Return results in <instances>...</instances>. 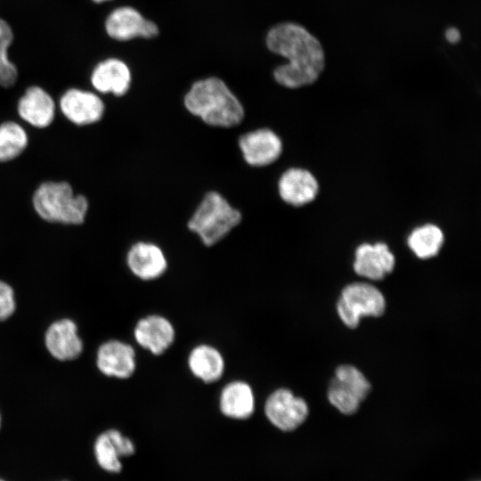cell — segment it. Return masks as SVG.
I'll return each instance as SVG.
<instances>
[{
    "mask_svg": "<svg viewBox=\"0 0 481 481\" xmlns=\"http://www.w3.org/2000/svg\"><path fill=\"white\" fill-rule=\"evenodd\" d=\"M96 366L107 377L128 379L136 369L135 351L128 343L110 339L98 347Z\"/></svg>",
    "mask_w": 481,
    "mask_h": 481,
    "instance_id": "10",
    "label": "cell"
},
{
    "mask_svg": "<svg viewBox=\"0 0 481 481\" xmlns=\"http://www.w3.org/2000/svg\"><path fill=\"white\" fill-rule=\"evenodd\" d=\"M60 108L64 117L77 126L100 121L105 111V105L96 94L78 88H70L61 95Z\"/></svg>",
    "mask_w": 481,
    "mask_h": 481,
    "instance_id": "9",
    "label": "cell"
},
{
    "mask_svg": "<svg viewBox=\"0 0 481 481\" xmlns=\"http://www.w3.org/2000/svg\"><path fill=\"white\" fill-rule=\"evenodd\" d=\"M395 265V256L383 242L363 243L355 253V272L371 280H382L394 270Z\"/></svg>",
    "mask_w": 481,
    "mask_h": 481,
    "instance_id": "16",
    "label": "cell"
},
{
    "mask_svg": "<svg viewBox=\"0 0 481 481\" xmlns=\"http://www.w3.org/2000/svg\"><path fill=\"white\" fill-rule=\"evenodd\" d=\"M445 37L451 44H455L461 39V33L456 28H449L445 32Z\"/></svg>",
    "mask_w": 481,
    "mask_h": 481,
    "instance_id": "26",
    "label": "cell"
},
{
    "mask_svg": "<svg viewBox=\"0 0 481 481\" xmlns=\"http://www.w3.org/2000/svg\"><path fill=\"white\" fill-rule=\"evenodd\" d=\"M385 308L386 301L381 291L366 282L346 286L337 303L339 318L351 329L356 328L363 316L382 315Z\"/></svg>",
    "mask_w": 481,
    "mask_h": 481,
    "instance_id": "5",
    "label": "cell"
},
{
    "mask_svg": "<svg viewBox=\"0 0 481 481\" xmlns=\"http://www.w3.org/2000/svg\"><path fill=\"white\" fill-rule=\"evenodd\" d=\"M1 421H2V419H1V414H0V427H1Z\"/></svg>",
    "mask_w": 481,
    "mask_h": 481,
    "instance_id": "28",
    "label": "cell"
},
{
    "mask_svg": "<svg viewBox=\"0 0 481 481\" xmlns=\"http://www.w3.org/2000/svg\"><path fill=\"white\" fill-rule=\"evenodd\" d=\"M132 76L127 65L116 58L99 62L91 75L94 88L102 94L123 96L128 91Z\"/></svg>",
    "mask_w": 481,
    "mask_h": 481,
    "instance_id": "18",
    "label": "cell"
},
{
    "mask_svg": "<svg viewBox=\"0 0 481 481\" xmlns=\"http://www.w3.org/2000/svg\"><path fill=\"white\" fill-rule=\"evenodd\" d=\"M192 374L204 383H214L224 375L225 363L221 352L208 344L194 346L188 355Z\"/></svg>",
    "mask_w": 481,
    "mask_h": 481,
    "instance_id": "21",
    "label": "cell"
},
{
    "mask_svg": "<svg viewBox=\"0 0 481 481\" xmlns=\"http://www.w3.org/2000/svg\"><path fill=\"white\" fill-rule=\"evenodd\" d=\"M277 187L281 199L293 207H302L313 201L319 189L313 174L300 167H291L283 172Z\"/></svg>",
    "mask_w": 481,
    "mask_h": 481,
    "instance_id": "15",
    "label": "cell"
},
{
    "mask_svg": "<svg viewBox=\"0 0 481 481\" xmlns=\"http://www.w3.org/2000/svg\"><path fill=\"white\" fill-rule=\"evenodd\" d=\"M107 34L118 41L135 37L150 38L158 35L157 25L146 20L137 10L121 6L112 11L105 20Z\"/></svg>",
    "mask_w": 481,
    "mask_h": 481,
    "instance_id": "11",
    "label": "cell"
},
{
    "mask_svg": "<svg viewBox=\"0 0 481 481\" xmlns=\"http://www.w3.org/2000/svg\"><path fill=\"white\" fill-rule=\"evenodd\" d=\"M32 202L37 214L50 223L81 224L88 210L87 199L82 194H74L67 182L41 183L33 194Z\"/></svg>",
    "mask_w": 481,
    "mask_h": 481,
    "instance_id": "4",
    "label": "cell"
},
{
    "mask_svg": "<svg viewBox=\"0 0 481 481\" xmlns=\"http://www.w3.org/2000/svg\"><path fill=\"white\" fill-rule=\"evenodd\" d=\"M269 50L289 60L273 71L275 81L296 89L314 84L325 66L323 48L304 27L293 22L276 25L267 34Z\"/></svg>",
    "mask_w": 481,
    "mask_h": 481,
    "instance_id": "1",
    "label": "cell"
},
{
    "mask_svg": "<svg viewBox=\"0 0 481 481\" xmlns=\"http://www.w3.org/2000/svg\"><path fill=\"white\" fill-rule=\"evenodd\" d=\"M256 397L251 386L244 380L227 383L219 395V409L226 417L246 420L255 411Z\"/></svg>",
    "mask_w": 481,
    "mask_h": 481,
    "instance_id": "20",
    "label": "cell"
},
{
    "mask_svg": "<svg viewBox=\"0 0 481 481\" xmlns=\"http://www.w3.org/2000/svg\"><path fill=\"white\" fill-rule=\"evenodd\" d=\"M94 2L95 3H102V2H105V1H109V0H93Z\"/></svg>",
    "mask_w": 481,
    "mask_h": 481,
    "instance_id": "27",
    "label": "cell"
},
{
    "mask_svg": "<svg viewBox=\"0 0 481 481\" xmlns=\"http://www.w3.org/2000/svg\"><path fill=\"white\" fill-rule=\"evenodd\" d=\"M13 39L10 25L0 17V86L9 88L17 81L18 70L8 56V48Z\"/></svg>",
    "mask_w": 481,
    "mask_h": 481,
    "instance_id": "24",
    "label": "cell"
},
{
    "mask_svg": "<svg viewBox=\"0 0 481 481\" xmlns=\"http://www.w3.org/2000/svg\"><path fill=\"white\" fill-rule=\"evenodd\" d=\"M267 420L282 431H292L306 420L309 410L306 402L288 388L273 391L264 405Z\"/></svg>",
    "mask_w": 481,
    "mask_h": 481,
    "instance_id": "7",
    "label": "cell"
},
{
    "mask_svg": "<svg viewBox=\"0 0 481 481\" xmlns=\"http://www.w3.org/2000/svg\"><path fill=\"white\" fill-rule=\"evenodd\" d=\"M45 345L48 353L61 362L77 359L84 348L77 326L69 318L57 320L48 326L45 334Z\"/></svg>",
    "mask_w": 481,
    "mask_h": 481,
    "instance_id": "13",
    "label": "cell"
},
{
    "mask_svg": "<svg viewBox=\"0 0 481 481\" xmlns=\"http://www.w3.org/2000/svg\"><path fill=\"white\" fill-rule=\"evenodd\" d=\"M17 110L20 117L29 125L45 128L54 119L55 103L45 90L33 86L20 98Z\"/></svg>",
    "mask_w": 481,
    "mask_h": 481,
    "instance_id": "17",
    "label": "cell"
},
{
    "mask_svg": "<svg viewBox=\"0 0 481 481\" xmlns=\"http://www.w3.org/2000/svg\"><path fill=\"white\" fill-rule=\"evenodd\" d=\"M407 243L419 258H430L438 254L444 243V233L438 226L427 224L414 229Z\"/></svg>",
    "mask_w": 481,
    "mask_h": 481,
    "instance_id": "22",
    "label": "cell"
},
{
    "mask_svg": "<svg viewBox=\"0 0 481 481\" xmlns=\"http://www.w3.org/2000/svg\"><path fill=\"white\" fill-rule=\"evenodd\" d=\"M15 310L14 290L9 283L0 280V322L9 319Z\"/></svg>",
    "mask_w": 481,
    "mask_h": 481,
    "instance_id": "25",
    "label": "cell"
},
{
    "mask_svg": "<svg viewBox=\"0 0 481 481\" xmlns=\"http://www.w3.org/2000/svg\"><path fill=\"white\" fill-rule=\"evenodd\" d=\"M134 338L142 348L160 355L175 342V330L167 318L153 314L138 320L134 328Z\"/></svg>",
    "mask_w": 481,
    "mask_h": 481,
    "instance_id": "12",
    "label": "cell"
},
{
    "mask_svg": "<svg viewBox=\"0 0 481 481\" xmlns=\"http://www.w3.org/2000/svg\"><path fill=\"white\" fill-rule=\"evenodd\" d=\"M135 450L132 440L117 429L104 431L94 443L97 462L109 472H118L122 468L120 458L132 455Z\"/></svg>",
    "mask_w": 481,
    "mask_h": 481,
    "instance_id": "19",
    "label": "cell"
},
{
    "mask_svg": "<svg viewBox=\"0 0 481 481\" xmlns=\"http://www.w3.org/2000/svg\"><path fill=\"white\" fill-rule=\"evenodd\" d=\"M186 110L209 126L232 128L245 117L242 103L220 78L211 77L192 84L183 98Z\"/></svg>",
    "mask_w": 481,
    "mask_h": 481,
    "instance_id": "2",
    "label": "cell"
},
{
    "mask_svg": "<svg viewBox=\"0 0 481 481\" xmlns=\"http://www.w3.org/2000/svg\"><path fill=\"white\" fill-rule=\"evenodd\" d=\"M370 390L371 384L361 371L353 365L343 364L336 369L327 395L337 410L351 415L357 412Z\"/></svg>",
    "mask_w": 481,
    "mask_h": 481,
    "instance_id": "6",
    "label": "cell"
},
{
    "mask_svg": "<svg viewBox=\"0 0 481 481\" xmlns=\"http://www.w3.org/2000/svg\"><path fill=\"white\" fill-rule=\"evenodd\" d=\"M129 271L142 281L160 278L167 269V259L162 249L150 241H137L126 253Z\"/></svg>",
    "mask_w": 481,
    "mask_h": 481,
    "instance_id": "14",
    "label": "cell"
},
{
    "mask_svg": "<svg viewBox=\"0 0 481 481\" xmlns=\"http://www.w3.org/2000/svg\"><path fill=\"white\" fill-rule=\"evenodd\" d=\"M0 481H4V480H3V479L0 478Z\"/></svg>",
    "mask_w": 481,
    "mask_h": 481,
    "instance_id": "29",
    "label": "cell"
},
{
    "mask_svg": "<svg viewBox=\"0 0 481 481\" xmlns=\"http://www.w3.org/2000/svg\"><path fill=\"white\" fill-rule=\"evenodd\" d=\"M29 138L24 128L14 121L0 125V162L11 161L27 148Z\"/></svg>",
    "mask_w": 481,
    "mask_h": 481,
    "instance_id": "23",
    "label": "cell"
},
{
    "mask_svg": "<svg viewBox=\"0 0 481 481\" xmlns=\"http://www.w3.org/2000/svg\"><path fill=\"white\" fill-rule=\"evenodd\" d=\"M242 220V215L220 192H208L187 222L188 229L207 247L224 240Z\"/></svg>",
    "mask_w": 481,
    "mask_h": 481,
    "instance_id": "3",
    "label": "cell"
},
{
    "mask_svg": "<svg viewBox=\"0 0 481 481\" xmlns=\"http://www.w3.org/2000/svg\"><path fill=\"white\" fill-rule=\"evenodd\" d=\"M238 145L244 161L253 167H264L274 163L283 149L280 136L267 127L241 135Z\"/></svg>",
    "mask_w": 481,
    "mask_h": 481,
    "instance_id": "8",
    "label": "cell"
}]
</instances>
